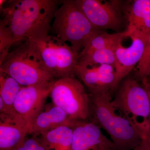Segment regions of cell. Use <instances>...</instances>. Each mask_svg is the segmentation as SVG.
<instances>
[{
  "instance_id": "6da1fadb",
  "label": "cell",
  "mask_w": 150,
  "mask_h": 150,
  "mask_svg": "<svg viewBox=\"0 0 150 150\" xmlns=\"http://www.w3.org/2000/svg\"><path fill=\"white\" fill-rule=\"evenodd\" d=\"M62 1L1 0L2 18L0 31L7 35L13 45L48 35L52 21Z\"/></svg>"
},
{
  "instance_id": "7a4b0ae2",
  "label": "cell",
  "mask_w": 150,
  "mask_h": 150,
  "mask_svg": "<svg viewBox=\"0 0 150 150\" xmlns=\"http://www.w3.org/2000/svg\"><path fill=\"white\" fill-rule=\"evenodd\" d=\"M89 94L91 121L106 131L118 149L134 150L143 139L112 105L111 93Z\"/></svg>"
},
{
  "instance_id": "7c38bea8",
  "label": "cell",
  "mask_w": 150,
  "mask_h": 150,
  "mask_svg": "<svg viewBox=\"0 0 150 150\" xmlns=\"http://www.w3.org/2000/svg\"><path fill=\"white\" fill-rule=\"evenodd\" d=\"M127 37L148 38L150 34V0L122 1Z\"/></svg>"
},
{
  "instance_id": "e0dca14e",
  "label": "cell",
  "mask_w": 150,
  "mask_h": 150,
  "mask_svg": "<svg viewBox=\"0 0 150 150\" xmlns=\"http://www.w3.org/2000/svg\"><path fill=\"white\" fill-rule=\"evenodd\" d=\"M117 47L95 50L84 54L80 53L78 65L90 67L98 65L108 64L115 68V50Z\"/></svg>"
},
{
  "instance_id": "8fae6325",
  "label": "cell",
  "mask_w": 150,
  "mask_h": 150,
  "mask_svg": "<svg viewBox=\"0 0 150 150\" xmlns=\"http://www.w3.org/2000/svg\"><path fill=\"white\" fill-rule=\"evenodd\" d=\"M115 75V68L110 65L90 67L78 65L77 69L76 76L83 82L90 94L111 93L116 90Z\"/></svg>"
},
{
  "instance_id": "2e32d148",
  "label": "cell",
  "mask_w": 150,
  "mask_h": 150,
  "mask_svg": "<svg viewBox=\"0 0 150 150\" xmlns=\"http://www.w3.org/2000/svg\"><path fill=\"white\" fill-rule=\"evenodd\" d=\"M36 137L46 150H71L73 139V127L60 126Z\"/></svg>"
},
{
  "instance_id": "d4e9b609",
  "label": "cell",
  "mask_w": 150,
  "mask_h": 150,
  "mask_svg": "<svg viewBox=\"0 0 150 150\" xmlns=\"http://www.w3.org/2000/svg\"><path fill=\"white\" fill-rule=\"evenodd\" d=\"M147 89L148 91H149V93L150 96V90L149 89H148V88H147Z\"/></svg>"
},
{
  "instance_id": "4fadbf2b",
  "label": "cell",
  "mask_w": 150,
  "mask_h": 150,
  "mask_svg": "<svg viewBox=\"0 0 150 150\" xmlns=\"http://www.w3.org/2000/svg\"><path fill=\"white\" fill-rule=\"evenodd\" d=\"M131 46L125 48L121 43L115 50V88L131 72L142 60L148 38L136 36L131 38Z\"/></svg>"
},
{
  "instance_id": "603a6c76",
  "label": "cell",
  "mask_w": 150,
  "mask_h": 150,
  "mask_svg": "<svg viewBox=\"0 0 150 150\" xmlns=\"http://www.w3.org/2000/svg\"><path fill=\"white\" fill-rule=\"evenodd\" d=\"M143 85L145 87L150 90V76L142 81Z\"/></svg>"
},
{
  "instance_id": "cb8c5ba5",
  "label": "cell",
  "mask_w": 150,
  "mask_h": 150,
  "mask_svg": "<svg viewBox=\"0 0 150 150\" xmlns=\"http://www.w3.org/2000/svg\"><path fill=\"white\" fill-rule=\"evenodd\" d=\"M145 139L147 140L148 142L150 144V127L149 131H148L146 135Z\"/></svg>"
},
{
  "instance_id": "52a82bcc",
  "label": "cell",
  "mask_w": 150,
  "mask_h": 150,
  "mask_svg": "<svg viewBox=\"0 0 150 150\" xmlns=\"http://www.w3.org/2000/svg\"><path fill=\"white\" fill-rule=\"evenodd\" d=\"M49 96L52 103L62 108L75 122L88 121L91 117L89 94L76 76L54 80Z\"/></svg>"
},
{
  "instance_id": "ac0fdd59",
  "label": "cell",
  "mask_w": 150,
  "mask_h": 150,
  "mask_svg": "<svg viewBox=\"0 0 150 150\" xmlns=\"http://www.w3.org/2000/svg\"><path fill=\"white\" fill-rule=\"evenodd\" d=\"M126 37H128L126 30L122 32L113 33L100 31L92 38L80 53L84 54L95 50L116 47Z\"/></svg>"
},
{
  "instance_id": "5b68a950",
  "label": "cell",
  "mask_w": 150,
  "mask_h": 150,
  "mask_svg": "<svg viewBox=\"0 0 150 150\" xmlns=\"http://www.w3.org/2000/svg\"><path fill=\"white\" fill-rule=\"evenodd\" d=\"M118 88L111 101L112 105L145 139L150 127V96L147 89L135 77L124 79Z\"/></svg>"
},
{
  "instance_id": "9a60e30c",
  "label": "cell",
  "mask_w": 150,
  "mask_h": 150,
  "mask_svg": "<svg viewBox=\"0 0 150 150\" xmlns=\"http://www.w3.org/2000/svg\"><path fill=\"white\" fill-rule=\"evenodd\" d=\"M76 122L71 120L62 108L52 103L48 104L33 122L28 135L37 137L62 126L73 127Z\"/></svg>"
},
{
  "instance_id": "277c9868",
  "label": "cell",
  "mask_w": 150,
  "mask_h": 150,
  "mask_svg": "<svg viewBox=\"0 0 150 150\" xmlns=\"http://www.w3.org/2000/svg\"><path fill=\"white\" fill-rule=\"evenodd\" d=\"M51 30L78 54L100 30L91 24L75 0L62 1L55 12Z\"/></svg>"
},
{
  "instance_id": "3957f363",
  "label": "cell",
  "mask_w": 150,
  "mask_h": 150,
  "mask_svg": "<svg viewBox=\"0 0 150 150\" xmlns=\"http://www.w3.org/2000/svg\"><path fill=\"white\" fill-rule=\"evenodd\" d=\"M0 72L13 78L22 86H49L56 80L44 68L29 40L10 52L0 64Z\"/></svg>"
},
{
  "instance_id": "5bb4252c",
  "label": "cell",
  "mask_w": 150,
  "mask_h": 150,
  "mask_svg": "<svg viewBox=\"0 0 150 150\" xmlns=\"http://www.w3.org/2000/svg\"><path fill=\"white\" fill-rule=\"evenodd\" d=\"M29 131V126L17 112H0V150H16Z\"/></svg>"
},
{
  "instance_id": "30bf717a",
  "label": "cell",
  "mask_w": 150,
  "mask_h": 150,
  "mask_svg": "<svg viewBox=\"0 0 150 150\" xmlns=\"http://www.w3.org/2000/svg\"><path fill=\"white\" fill-rule=\"evenodd\" d=\"M73 129L71 150H119L93 121H77Z\"/></svg>"
},
{
  "instance_id": "d6986e66",
  "label": "cell",
  "mask_w": 150,
  "mask_h": 150,
  "mask_svg": "<svg viewBox=\"0 0 150 150\" xmlns=\"http://www.w3.org/2000/svg\"><path fill=\"white\" fill-rule=\"evenodd\" d=\"M14 79L0 72V98L7 107L14 108V103L22 87Z\"/></svg>"
},
{
  "instance_id": "7402d4cb",
  "label": "cell",
  "mask_w": 150,
  "mask_h": 150,
  "mask_svg": "<svg viewBox=\"0 0 150 150\" xmlns=\"http://www.w3.org/2000/svg\"><path fill=\"white\" fill-rule=\"evenodd\" d=\"M134 150H150V144L146 139H142L140 144Z\"/></svg>"
},
{
  "instance_id": "9c48e42d",
  "label": "cell",
  "mask_w": 150,
  "mask_h": 150,
  "mask_svg": "<svg viewBox=\"0 0 150 150\" xmlns=\"http://www.w3.org/2000/svg\"><path fill=\"white\" fill-rule=\"evenodd\" d=\"M51 85L22 86L17 96L14 108L29 126L46 106Z\"/></svg>"
},
{
  "instance_id": "ba28073f",
  "label": "cell",
  "mask_w": 150,
  "mask_h": 150,
  "mask_svg": "<svg viewBox=\"0 0 150 150\" xmlns=\"http://www.w3.org/2000/svg\"><path fill=\"white\" fill-rule=\"evenodd\" d=\"M92 24L97 29L125 31L127 22L122 8V1L75 0Z\"/></svg>"
},
{
  "instance_id": "44dd1931",
  "label": "cell",
  "mask_w": 150,
  "mask_h": 150,
  "mask_svg": "<svg viewBox=\"0 0 150 150\" xmlns=\"http://www.w3.org/2000/svg\"><path fill=\"white\" fill-rule=\"evenodd\" d=\"M28 136L16 150H46L37 137Z\"/></svg>"
},
{
  "instance_id": "8992f818",
  "label": "cell",
  "mask_w": 150,
  "mask_h": 150,
  "mask_svg": "<svg viewBox=\"0 0 150 150\" xmlns=\"http://www.w3.org/2000/svg\"><path fill=\"white\" fill-rule=\"evenodd\" d=\"M29 40L39 54L44 68L55 79L76 77L79 54L71 45L54 35Z\"/></svg>"
},
{
  "instance_id": "ffe728a7",
  "label": "cell",
  "mask_w": 150,
  "mask_h": 150,
  "mask_svg": "<svg viewBox=\"0 0 150 150\" xmlns=\"http://www.w3.org/2000/svg\"><path fill=\"white\" fill-rule=\"evenodd\" d=\"M135 78L142 81L150 76V34L146 43L144 52L142 60L137 65Z\"/></svg>"
}]
</instances>
